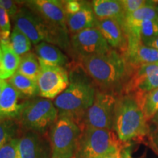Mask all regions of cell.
<instances>
[{"instance_id":"16","label":"cell","mask_w":158,"mask_h":158,"mask_svg":"<svg viewBox=\"0 0 158 158\" xmlns=\"http://www.w3.org/2000/svg\"><path fill=\"white\" fill-rule=\"evenodd\" d=\"M128 48L123 55L133 68L142 64L158 62V50L150 48L135 39H128Z\"/></svg>"},{"instance_id":"33","label":"cell","mask_w":158,"mask_h":158,"mask_svg":"<svg viewBox=\"0 0 158 158\" xmlns=\"http://www.w3.org/2000/svg\"><path fill=\"white\" fill-rule=\"evenodd\" d=\"M122 150H123V149L117 150L114 153L110 154V155L105 158H122Z\"/></svg>"},{"instance_id":"3","label":"cell","mask_w":158,"mask_h":158,"mask_svg":"<svg viewBox=\"0 0 158 158\" xmlns=\"http://www.w3.org/2000/svg\"><path fill=\"white\" fill-rule=\"evenodd\" d=\"M114 130L119 141L127 144L141 141L149 133V126L141 106L132 94L118 97L114 114Z\"/></svg>"},{"instance_id":"26","label":"cell","mask_w":158,"mask_h":158,"mask_svg":"<svg viewBox=\"0 0 158 158\" xmlns=\"http://www.w3.org/2000/svg\"><path fill=\"white\" fill-rule=\"evenodd\" d=\"M146 120L149 122L158 111V88L146 94L139 102Z\"/></svg>"},{"instance_id":"17","label":"cell","mask_w":158,"mask_h":158,"mask_svg":"<svg viewBox=\"0 0 158 158\" xmlns=\"http://www.w3.org/2000/svg\"><path fill=\"white\" fill-rule=\"evenodd\" d=\"M98 19L92 8V2L83 1L81 8L74 15H67V27L70 35L85 29L95 27Z\"/></svg>"},{"instance_id":"20","label":"cell","mask_w":158,"mask_h":158,"mask_svg":"<svg viewBox=\"0 0 158 158\" xmlns=\"http://www.w3.org/2000/svg\"><path fill=\"white\" fill-rule=\"evenodd\" d=\"M157 1H148L147 3L133 13L126 14L122 25H130L143 22L145 21H157L158 13L157 10Z\"/></svg>"},{"instance_id":"10","label":"cell","mask_w":158,"mask_h":158,"mask_svg":"<svg viewBox=\"0 0 158 158\" xmlns=\"http://www.w3.org/2000/svg\"><path fill=\"white\" fill-rule=\"evenodd\" d=\"M40 73L37 78L40 95L54 99L66 89L69 84L68 71L65 68L49 65L40 61Z\"/></svg>"},{"instance_id":"22","label":"cell","mask_w":158,"mask_h":158,"mask_svg":"<svg viewBox=\"0 0 158 158\" xmlns=\"http://www.w3.org/2000/svg\"><path fill=\"white\" fill-rule=\"evenodd\" d=\"M2 50V59L0 62V78H10L18 70L21 58L17 55L10 45H1Z\"/></svg>"},{"instance_id":"13","label":"cell","mask_w":158,"mask_h":158,"mask_svg":"<svg viewBox=\"0 0 158 158\" xmlns=\"http://www.w3.org/2000/svg\"><path fill=\"white\" fill-rule=\"evenodd\" d=\"M23 5L36 13L49 24L68 29L66 23L67 15L64 11L63 1L31 0L24 2Z\"/></svg>"},{"instance_id":"31","label":"cell","mask_w":158,"mask_h":158,"mask_svg":"<svg viewBox=\"0 0 158 158\" xmlns=\"http://www.w3.org/2000/svg\"><path fill=\"white\" fill-rule=\"evenodd\" d=\"M10 15L5 9L0 8V31L10 32Z\"/></svg>"},{"instance_id":"1","label":"cell","mask_w":158,"mask_h":158,"mask_svg":"<svg viewBox=\"0 0 158 158\" xmlns=\"http://www.w3.org/2000/svg\"><path fill=\"white\" fill-rule=\"evenodd\" d=\"M78 62L97 89L117 96L123 93L133 70L124 56L113 48L104 54L84 57Z\"/></svg>"},{"instance_id":"14","label":"cell","mask_w":158,"mask_h":158,"mask_svg":"<svg viewBox=\"0 0 158 158\" xmlns=\"http://www.w3.org/2000/svg\"><path fill=\"white\" fill-rule=\"evenodd\" d=\"M96 28L101 34L111 48L124 55L128 48V40L123 27L118 21L114 19L97 21Z\"/></svg>"},{"instance_id":"19","label":"cell","mask_w":158,"mask_h":158,"mask_svg":"<svg viewBox=\"0 0 158 158\" xmlns=\"http://www.w3.org/2000/svg\"><path fill=\"white\" fill-rule=\"evenodd\" d=\"M35 51L39 60L45 64L62 68L69 65L68 56L56 45L42 42L35 45Z\"/></svg>"},{"instance_id":"28","label":"cell","mask_w":158,"mask_h":158,"mask_svg":"<svg viewBox=\"0 0 158 158\" xmlns=\"http://www.w3.org/2000/svg\"><path fill=\"white\" fill-rule=\"evenodd\" d=\"M145 0H121V3L123 7L124 15L126 14L133 13L140 9L147 3Z\"/></svg>"},{"instance_id":"6","label":"cell","mask_w":158,"mask_h":158,"mask_svg":"<svg viewBox=\"0 0 158 158\" xmlns=\"http://www.w3.org/2000/svg\"><path fill=\"white\" fill-rule=\"evenodd\" d=\"M58 116V110L50 100L35 97L27 100L17 120L22 131L46 135Z\"/></svg>"},{"instance_id":"25","label":"cell","mask_w":158,"mask_h":158,"mask_svg":"<svg viewBox=\"0 0 158 158\" xmlns=\"http://www.w3.org/2000/svg\"><path fill=\"white\" fill-rule=\"evenodd\" d=\"M10 45L15 54L22 56L30 52L31 42L23 32L14 27L11 32Z\"/></svg>"},{"instance_id":"9","label":"cell","mask_w":158,"mask_h":158,"mask_svg":"<svg viewBox=\"0 0 158 158\" xmlns=\"http://www.w3.org/2000/svg\"><path fill=\"white\" fill-rule=\"evenodd\" d=\"M70 48L71 54L78 61L84 57L104 54L111 48L96 27L70 35Z\"/></svg>"},{"instance_id":"21","label":"cell","mask_w":158,"mask_h":158,"mask_svg":"<svg viewBox=\"0 0 158 158\" xmlns=\"http://www.w3.org/2000/svg\"><path fill=\"white\" fill-rule=\"evenodd\" d=\"M7 81L26 98L30 99L40 95L37 81L24 76L18 71L8 79Z\"/></svg>"},{"instance_id":"8","label":"cell","mask_w":158,"mask_h":158,"mask_svg":"<svg viewBox=\"0 0 158 158\" xmlns=\"http://www.w3.org/2000/svg\"><path fill=\"white\" fill-rule=\"evenodd\" d=\"M118 96L97 89L93 104L85 111L78 123L81 130L86 127L114 130L115 108Z\"/></svg>"},{"instance_id":"34","label":"cell","mask_w":158,"mask_h":158,"mask_svg":"<svg viewBox=\"0 0 158 158\" xmlns=\"http://www.w3.org/2000/svg\"><path fill=\"white\" fill-rule=\"evenodd\" d=\"M6 84H7V81L0 78V96H1L2 93V91L5 89Z\"/></svg>"},{"instance_id":"27","label":"cell","mask_w":158,"mask_h":158,"mask_svg":"<svg viewBox=\"0 0 158 158\" xmlns=\"http://www.w3.org/2000/svg\"><path fill=\"white\" fill-rule=\"evenodd\" d=\"M18 143L19 138L11 140L0 147V158H21Z\"/></svg>"},{"instance_id":"4","label":"cell","mask_w":158,"mask_h":158,"mask_svg":"<svg viewBox=\"0 0 158 158\" xmlns=\"http://www.w3.org/2000/svg\"><path fill=\"white\" fill-rule=\"evenodd\" d=\"M11 19L14 27L23 32L34 45L46 42L57 45L71 54L68 29L49 24L26 6L21 7Z\"/></svg>"},{"instance_id":"35","label":"cell","mask_w":158,"mask_h":158,"mask_svg":"<svg viewBox=\"0 0 158 158\" xmlns=\"http://www.w3.org/2000/svg\"><path fill=\"white\" fill-rule=\"evenodd\" d=\"M152 122H153L154 124H155V126L157 127H158V111L157 113L155 114V116H154V118L152 119Z\"/></svg>"},{"instance_id":"37","label":"cell","mask_w":158,"mask_h":158,"mask_svg":"<svg viewBox=\"0 0 158 158\" xmlns=\"http://www.w3.org/2000/svg\"><path fill=\"white\" fill-rule=\"evenodd\" d=\"M2 59V50L1 45H0V62H1Z\"/></svg>"},{"instance_id":"7","label":"cell","mask_w":158,"mask_h":158,"mask_svg":"<svg viewBox=\"0 0 158 158\" xmlns=\"http://www.w3.org/2000/svg\"><path fill=\"white\" fill-rule=\"evenodd\" d=\"M81 129L71 116L59 114L49 130L52 158H73L76 155Z\"/></svg>"},{"instance_id":"5","label":"cell","mask_w":158,"mask_h":158,"mask_svg":"<svg viewBox=\"0 0 158 158\" xmlns=\"http://www.w3.org/2000/svg\"><path fill=\"white\" fill-rule=\"evenodd\" d=\"M81 131L76 158H105L127 145L113 130L86 127Z\"/></svg>"},{"instance_id":"38","label":"cell","mask_w":158,"mask_h":158,"mask_svg":"<svg viewBox=\"0 0 158 158\" xmlns=\"http://www.w3.org/2000/svg\"><path fill=\"white\" fill-rule=\"evenodd\" d=\"M157 13H158V5L157 6Z\"/></svg>"},{"instance_id":"23","label":"cell","mask_w":158,"mask_h":158,"mask_svg":"<svg viewBox=\"0 0 158 158\" xmlns=\"http://www.w3.org/2000/svg\"><path fill=\"white\" fill-rule=\"evenodd\" d=\"M21 133L22 129L17 119L0 117V147L11 140L19 138Z\"/></svg>"},{"instance_id":"29","label":"cell","mask_w":158,"mask_h":158,"mask_svg":"<svg viewBox=\"0 0 158 158\" xmlns=\"http://www.w3.org/2000/svg\"><path fill=\"white\" fill-rule=\"evenodd\" d=\"M21 2L12 0H0V8L5 9L7 12L10 17H13L16 14L21 8Z\"/></svg>"},{"instance_id":"30","label":"cell","mask_w":158,"mask_h":158,"mask_svg":"<svg viewBox=\"0 0 158 158\" xmlns=\"http://www.w3.org/2000/svg\"><path fill=\"white\" fill-rule=\"evenodd\" d=\"M64 11L66 15H74L80 10L83 5V1L77 0H67L63 1Z\"/></svg>"},{"instance_id":"11","label":"cell","mask_w":158,"mask_h":158,"mask_svg":"<svg viewBox=\"0 0 158 158\" xmlns=\"http://www.w3.org/2000/svg\"><path fill=\"white\" fill-rule=\"evenodd\" d=\"M158 88V62L133 68L131 77L122 94H132L141 101L143 97Z\"/></svg>"},{"instance_id":"15","label":"cell","mask_w":158,"mask_h":158,"mask_svg":"<svg viewBox=\"0 0 158 158\" xmlns=\"http://www.w3.org/2000/svg\"><path fill=\"white\" fill-rule=\"evenodd\" d=\"M28 100L7 81V84L0 96V117L17 119Z\"/></svg>"},{"instance_id":"2","label":"cell","mask_w":158,"mask_h":158,"mask_svg":"<svg viewBox=\"0 0 158 158\" xmlns=\"http://www.w3.org/2000/svg\"><path fill=\"white\" fill-rule=\"evenodd\" d=\"M68 66V86L55 99L54 104L59 114H68L78 123L93 104L97 88L78 61Z\"/></svg>"},{"instance_id":"39","label":"cell","mask_w":158,"mask_h":158,"mask_svg":"<svg viewBox=\"0 0 158 158\" xmlns=\"http://www.w3.org/2000/svg\"><path fill=\"white\" fill-rule=\"evenodd\" d=\"M73 158H76V157H73Z\"/></svg>"},{"instance_id":"36","label":"cell","mask_w":158,"mask_h":158,"mask_svg":"<svg viewBox=\"0 0 158 158\" xmlns=\"http://www.w3.org/2000/svg\"><path fill=\"white\" fill-rule=\"evenodd\" d=\"M154 141H155V143L158 148V127H157V130L155 131V137H154Z\"/></svg>"},{"instance_id":"12","label":"cell","mask_w":158,"mask_h":158,"mask_svg":"<svg viewBox=\"0 0 158 158\" xmlns=\"http://www.w3.org/2000/svg\"><path fill=\"white\" fill-rule=\"evenodd\" d=\"M18 148L21 158H52V150L46 135L32 131H22Z\"/></svg>"},{"instance_id":"18","label":"cell","mask_w":158,"mask_h":158,"mask_svg":"<svg viewBox=\"0 0 158 158\" xmlns=\"http://www.w3.org/2000/svg\"><path fill=\"white\" fill-rule=\"evenodd\" d=\"M92 8L98 21L114 19L122 24L124 19V12L121 0H94L92 2Z\"/></svg>"},{"instance_id":"32","label":"cell","mask_w":158,"mask_h":158,"mask_svg":"<svg viewBox=\"0 0 158 158\" xmlns=\"http://www.w3.org/2000/svg\"><path fill=\"white\" fill-rule=\"evenodd\" d=\"M142 43L145 45H147L148 47H150V48H152L158 50V37H155V38L152 39L144 41V42Z\"/></svg>"},{"instance_id":"24","label":"cell","mask_w":158,"mask_h":158,"mask_svg":"<svg viewBox=\"0 0 158 158\" xmlns=\"http://www.w3.org/2000/svg\"><path fill=\"white\" fill-rule=\"evenodd\" d=\"M17 71L24 76L37 81L40 73V64L37 55L30 51L21 56Z\"/></svg>"}]
</instances>
